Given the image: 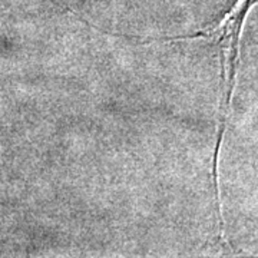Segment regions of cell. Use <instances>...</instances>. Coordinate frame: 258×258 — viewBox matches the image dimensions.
<instances>
[{
	"label": "cell",
	"mask_w": 258,
	"mask_h": 258,
	"mask_svg": "<svg viewBox=\"0 0 258 258\" xmlns=\"http://www.w3.org/2000/svg\"><path fill=\"white\" fill-rule=\"evenodd\" d=\"M255 3V0H238L237 5L232 8L230 13L222 19L221 22L210 29H205L203 33L195 35V37H205L215 40L221 47V66H222V98L221 108H220V131L217 135V152L221 145V139L224 137V129L227 122V115L230 111V102L232 89L235 85V75H237V64L240 55V33L244 19L248 15V10ZM215 152V154H217Z\"/></svg>",
	"instance_id": "1"
}]
</instances>
